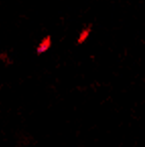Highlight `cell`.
I'll list each match as a JSON object with an SVG mask.
<instances>
[{
    "mask_svg": "<svg viewBox=\"0 0 145 147\" xmlns=\"http://www.w3.org/2000/svg\"><path fill=\"white\" fill-rule=\"evenodd\" d=\"M50 48V39L49 38H47V39H45V40H43V41L40 43V45L38 46V53H44V52H46V51L48 50Z\"/></svg>",
    "mask_w": 145,
    "mask_h": 147,
    "instance_id": "1",
    "label": "cell"
}]
</instances>
